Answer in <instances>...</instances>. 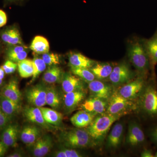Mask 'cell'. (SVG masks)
<instances>
[{"mask_svg":"<svg viewBox=\"0 0 157 157\" xmlns=\"http://www.w3.org/2000/svg\"><path fill=\"white\" fill-rule=\"evenodd\" d=\"M53 145V141L50 135H41L32 146L33 156L43 157L48 154Z\"/></svg>","mask_w":157,"mask_h":157,"instance_id":"obj_15","label":"cell"},{"mask_svg":"<svg viewBox=\"0 0 157 157\" xmlns=\"http://www.w3.org/2000/svg\"><path fill=\"white\" fill-rule=\"evenodd\" d=\"M128 56L138 76L147 78L151 67L144 41L135 40L132 42L129 46Z\"/></svg>","mask_w":157,"mask_h":157,"instance_id":"obj_3","label":"cell"},{"mask_svg":"<svg viewBox=\"0 0 157 157\" xmlns=\"http://www.w3.org/2000/svg\"><path fill=\"white\" fill-rule=\"evenodd\" d=\"M5 74L6 73H5V71L3 70L2 68L0 67V78L3 80L5 78Z\"/></svg>","mask_w":157,"mask_h":157,"instance_id":"obj_43","label":"cell"},{"mask_svg":"<svg viewBox=\"0 0 157 157\" xmlns=\"http://www.w3.org/2000/svg\"><path fill=\"white\" fill-rule=\"evenodd\" d=\"M44 119L47 123L55 127H59L63 124V115L56 109L47 107H39Z\"/></svg>","mask_w":157,"mask_h":157,"instance_id":"obj_28","label":"cell"},{"mask_svg":"<svg viewBox=\"0 0 157 157\" xmlns=\"http://www.w3.org/2000/svg\"><path fill=\"white\" fill-rule=\"evenodd\" d=\"M1 38L3 42L9 46L24 45L19 31L14 27H10L4 30L1 33Z\"/></svg>","mask_w":157,"mask_h":157,"instance_id":"obj_22","label":"cell"},{"mask_svg":"<svg viewBox=\"0 0 157 157\" xmlns=\"http://www.w3.org/2000/svg\"><path fill=\"white\" fill-rule=\"evenodd\" d=\"M87 90H78L65 93L63 98L65 111L69 113L79 107L86 99Z\"/></svg>","mask_w":157,"mask_h":157,"instance_id":"obj_12","label":"cell"},{"mask_svg":"<svg viewBox=\"0 0 157 157\" xmlns=\"http://www.w3.org/2000/svg\"><path fill=\"white\" fill-rule=\"evenodd\" d=\"M64 73L61 68L58 66H50L43 74L42 79L48 84L61 83Z\"/></svg>","mask_w":157,"mask_h":157,"instance_id":"obj_26","label":"cell"},{"mask_svg":"<svg viewBox=\"0 0 157 157\" xmlns=\"http://www.w3.org/2000/svg\"><path fill=\"white\" fill-rule=\"evenodd\" d=\"M17 69L20 76L22 78H27L33 76L34 71L33 60L25 59L18 62Z\"/></svg>","mask_w":157,"mask_h":157,"instance_id":"obj_31","label":"cell"},{"mask_svg":"<svg viewBox=\"0 0 157 157\" xmlns=\"http://www.w3.org/2000/svg\"><path fill=\"white\" fill-rule=\"evenodd\" d=\"M138 76L131 81L120 86L118 92L125 98L131 101H137L146 85L147 79Z\"/></svg>","mask_w":157,"mask_h":157,"instance_id":"obj_6","label":"cell"},{"mask_svg":"<svg viewBox=\"0 0 157 157\" xmlns=\"http://www.w3.org/2000/svg\"><path fill=\"white\" fill-rule=\"evenodd\" d=\"M108 101L100 98L90 97L79 106V109L96 115L105 113L107 111Z\"/></svg>","mask_w":157,"mask_h":157,"instance_id":"obj_14","label":"cell"},{"mask_svg":"<svg viewBox=\"0 0 157 157\" xmlns=\"http://www.w3.org/2000/svg\"><path fill=\"white\" fill-rule=\"evenodd\" d=\"M135 76L129 65L123 62L113 67L108 79L114 87H117L131 81Z\"/></svg>","mask_w":157,"mask_h":157,"instance_id":"obj_7","label":"cell"},{"mask_svg":"<svg viewBox=\"0 0 157 157\" xmlns=\"http://www.w3.org/2000/svg\"><path fill=\"white\" fill-rule=\"evenodd\" d=\"M25 156V154L21 151H17L7 156L8 157H22Z\"/></svg>","mask_w":157,"mask_h":157,"instance_id":"obj_42","label":"cell"},{"mask_svg":"<svg viewBox=\"0 0 157 157\" xmlns=\"http://www.w3.org/2000/svg\"><path fill=\"white\" fill-rule=\"evenodd\" d=\"M29 48L36 54H43L49 52L50 46L47 39L38 36L34 38Z\"/></svg>","mask_w":157,"mask_h":157,"instance_id":"obj_30","label":"cell"},{"mask_svg":"<svg viewBox=\"0 0 157 157\" xmlns=\"http://www.w3.org/2000/svg\"><path fill=\"white\" fill-rule=\"evenodd\" d=\"M61 83L65 93L87 89L86 82L71 73H64Z\"/></svg>","mask_w":157,"mask_h":157,"instance_id":"obj_13","label":"cell"},{"mask_svg":"<svg viewBox=\"0 0 157 157\" xmlns=\"http://www.w3.org/2000/svg\"><path fill=\"white\" fill-rule=\"evenodd\" d=\"M21 1H22V0H5V2H6V3H10V4H11V3H17Z\"/></svg>","mask_w":157,"mask_h":157,"instance_id":"obj_44","label":"cell"},{"mask_svg":"<svg viewBox=\"0 0 157 157\" xmlns=\"http://www.w3.org/2000/svg\"><path fill=\"white\" fill-rule=\"evenodd\" d=\"M22 113L24 117L28 121L42 128L52 131L56 128L46 122L39 107L31 105L25 106L22 109Z\"/></svg>","mask_w":157,"mask_h":157,"instance_id":"obj_10","label":"cell"},{"mask_svg":"<svg viewBox=\"0 0 157 157\" xmlns=\"http://www.w3.org/2000/svg\"><path fill=\"white\" fill-rule=\"evenodd\" d=\"M155 157H157V151L155 154Z\"/></svg>","mask_w":157,"mask_h":157,"instance_id":"obj_46","label":"cell"},{"mask_svg":"<svg viewBox=\"0 0 157 157\" xmlns=\"http://www.w3.org/2000/svg\"><path fill=\"white\" fill-rule=\"evenodd\" d=\"M33 61L34 71L32 79L30 82V83L33 82L40 74L45 71L47 66L42 58L39 57L36 54L34 56Z\"/></svg>","mask_w":157,"mask_h":157,"instance_id":"obj_33","label":"cell"},{"mask_svg":"<svg viewBox=\"0 0 157 157\" xmlns=\"http://www.w3.org/2000/svg\"><path fill=\"white\" fill-rule=\"evenodd\" d=\"M113 68V66L109 63L96 62L90 70L97 79L103 81L109 78Z\"/></svg>","mask_w":157,"mask_h":157,"instance_id":"obj_25","label":"cell"},{"mask_svg":"<svg viewBox=\"0 0 157 157\" xmlns=\"http://www.w3.org/2000/svg\"><path fill=\"white\" fill-rule=\"evenodd\" d=\"M148 135L151 142L157 146V125L150 129Z\"/></svg>","mask_w":157,"mask_h":157,"instance_id":"obj_38","label":"cell"},{"mask_svg":"<svg viewBox=\"0 0 157 157\" xmlns=\"http://www.w3.org/2000/svg\"><path fill=\"white\" fill-rule=\"evenodd\" d=\"M133 110H137V101L128 100L121 96L117 90H114L108 100L106 113L123 116Z\"/></svg>","mask_w":157,"mask_h":157,"instance_id":"obj_5","label":"cell"},{"mask_svg":"<svg viewBox=\"0 0 157 157\" xmlns=\"http://www.w3.org/2000/svg\"><path fill=\"white\" fill-rule=\"evenodd\" d=\"M144 42L149 58L151 70H155L157 64V29L154 35Z\"/></svg>","mask_w":157,"mask_h":157,"instance_id":"obj_27","label":"cell"},{"mask_svg":"<svg viewBox=\"0 0 157 157\" xmlns=\"http://www.w3.org/2000/svg\"><path fill=\"white\" fill-rule=\"evenodd\" d=\"M27 49V48L24 45H9L6 50V56L8 59L17 63L26 59L28 55Z\"/></svg>","mask_w":157,"mask_h":157,"instance_id":"obj_24","label":"cell"},{"mask_svg":"<svg viewBox=\"0 0 157 157\" xmlns=\"http://www.w3.org/2000/svg\"><path fill=\"white\" fill-rule=\"evenodd\" d=\"M47 86L43 83H38L26 90L25 96L28 103L32 106L42 107L46 105Z\"/></svg>","mask_w":157,"mask_h":157,"instance_id":"obj_8","label":"cell"},{"mask_svg":"<svg viewBox=\"0 0 157 157\" xmlns=\"http://www.w3.org/2000/svg\"><path fill=\"white\" fill-rule=\"evenodd\" d=\"M1 94L14 102L21 104L22 95L19 90L18 82L12 78L3 87Z\"/></svg>","mask_w":157,"mask_h":157,"instance_id":"obj_19","label":"cell"},{"mask_svg":"<svg viewBox=\"0 0 157 157\" xmlns=\"http://www.w3.org/2000/svg\"><path fill=\"white\" fill-rule=\"evenodd\" d=\"M42 58L48 67L58 66L60 63V57L57 53H49V52L44 53L42 54Z\"/></svg>","mask_w":157,"mask_h":157,"instance_id":"obj_35","label":"cell"},{"mask_svg":"<svg viewBox=\"0 0 157 157\" xmlns=\"http://www.w3.org/2000/svg\"><path fill=\"white\" fill-rule=\"evenodd\" d=\"M7 22V17L6 12L0 9V27L6 25Z\"/></svg>","mask_w":157,"mask_h":157,"instance_id":"obj_39","label":"cell"},{"mask_svg":"<svg viewBox=\"0 0 157 157\" xmlns=\"http://www.w3.org/2000/svg\"><path fill=\"white\" fill-rule=\"evenodd\" d=\"M70 71L71 73L86 83L96 79L95 76L88 68L70 67Z\"/></svg>","mask_w":157,"mask_h":157,"instance_id":"obj_32","label":"cell"},{"mask_svg":"<svg viewBox=\"0 0 157 157\" xmlns=\"http://www.w3.org/2000/svg\"><path fill=\"white\" fill-rule=\"evenodd\" d=\"M122 117L107 113L96 116L92 122L85 128L96 145L102 143L112 125Z\"/></svg>","mask_w":157,"mask_h":157,"instance_id":"obj_2","label":"cell"},{"mask_svg":"<svg viewBox=\"0 0 157 157\" xmlns=\"http://www.w3.org/2000/svg\"><path fill=\"white\" fill-rule=\"evenodd\" d=\"M45 100L46 104L56 110L58 109L61 106V98L54 86H47Z\"/></svg>","mask_w":157,"mask_h":157,"instance_id":"obj_29","label":"cell"},{"mask_svg":"<svg viewBox=\"0 0 157 157\" xmlns=\"http://www.w3.org/2000/svg\"><path fill=\"white\" fill-rule=\"evenodd\" d=\"M114 86L101 80L95 79L88 83L90 97L108 101L114 92Z\"/></svg>","mask_w":157,"mask_h":157,"instance_id":"obj_9","label":"cell"},{"mask_svg":"<svg viewBox=\"0 0 157 157\" xmlns=\"http://www.w3.org/2000/svg\"><path fill=\"white\" fill-rule=\"evenodd\" d=\"M8 147L2 141L0 140V157L4 156L6 154Z\"/></svg>","mask_w":157,"mask_h":157,"instance_id":"obj_41","label":"cell"},{"mask_svg":"<svg viewBox=\"0 0 157 157\" xmlns=\"http://www.w3.org/2000/svg\"><path fill=\"white\" fill-rule=\"evenodd\" d=\"M3 80L2 78H0V87L2 86V85L3 84Z\"/></svg>","mask_w":157,"mask_h":157,"instance_id":"obj_45","label":"cell"},{"mask_svg":"<svg viewBox=\"0 0 157 157\" xmlns=\"http://www.w3.org/2000/svg\"><path fill=\"white\" fill-rule=\"evenodd\" d=\"M41 135V129L34 124L25 126L19 133L21 140L29 146H33Z\"/></svg>","mask_w":157,"mask_h":157,"instance_id":"obj_16","label":"cell"},{"mask_svg":"<svg viewBox=\"0 0 157 157\" xmlns=\"http://www.w3.org/2000/svg\"><path fill=\"white\" fill-rule=\"evenodd\" d=\"M151 76L147 79L146 85L137 101V110L144 117L157 119V82L154 70Z\"/></svg>","mask_w":157,"mask_h":157,"instance_id":"obj_1","label":"cell"},{"mask_svg":"<svg viewBox=\"0 0 157 157\" xmlns=\"http://www.w3.org/2000/svg\"><path fill=\"white\" fill-rule=\"evenodd\" d=\"M20 133L19 127L16 123H10L3 129L1 140L9 147L16 146Z\"/></svg>","mask_w":157,"mask_h":157,"instance_id":"obj_17","label":"cell"},{"mask_svg":"<svg viewBox=\"0 0 157 157\" xmlns=\"http://www.w3.org/2000/svg\"><path fill=\"white\" fill-rule=\"evenodd\" d=\"M52 157H81L83 155L80 153L75 150V149L64 148L55 152Z\"/></svg>","mask_w":157,"mask_h":157,"instance_id":"obj_34","label":"cell"},{"mask_svg":"<svg viewBox=\"0 0 157 157\" xmlns=\"http://www.w3.org/2000/svg\"><path fill=\"white\" fill-rule=\"evenodd\" d=\"M96 115L83 109L76 112L70 118L73 126L79 128H85L92 122Z\"/></svg>","mask_w":157,"mask_h":157,"instance_id":"obj_20","label":"cell"},{"mask_svg":"<svg viewBox=\"0 0 157 157\" xmlns=\"http://www.w3.org/2000/svg\"><path fill=\"white\" fill-rule=\"evenodd\" d=\"M124 127L122 123H116L107 136V146L108 148H117L121 145L123 137Z\"/></svg>","mask_w":157,"mask_h":157,"instance_id":"obj_18","label":"cell"},{"mask_svg":"<svg viewBox=\"0 0 157 157\" xmlns=\"http://www.w3.org/2000/svg\"><path fill=\"white\" fill-rule=\"evenodd\" d=\"M69 65L70 67L90 68L95 64L94 60L78 52H71L68 56Z\"/></svg>","mask_w":157,"mask_h":157,"instance_id":"obj_21","label":"cell"},{"mask_svg":"<svg viewBox=\"0 0 157 157\" xmlns=\"http://www.w3.org/2000/svg\"><path fill=\"white\" fill-rule=\"evenodd\" d=\"M0 107L11 119L19 113L21 109V104L14 102L2 94L0 95Z\"/></svg>","mask_w":157,"mask_h":157,"instance_id":"obj_23","label":"cell"},{"mask_svg":"<svg viewBox=\"0 0 157 157\" xmlns=\"http://www.w3.org/2000/svg\"><path fill=\"white\" fill-rule=\"evenodd\" d=\"M1 67L2 68L6 74H11L14 73L17 70V63L10 60L7 59Z\"/></svg>","mask_w":157,"mask_h":157,"instance_id":"obj_36","label":"cell"},{"mask_svg":"<svg viewBox=\"0 0 157 157\" xmlns=\"http://www.w3.org/2000/svg\"><path fill=\"white\" fill-rule=\"evenodd\" d=\"M11 118L6 115L0 107V129H4L10 123Z\"/></svg>","mask_w":157,"mask_h":157,"instance_id":"obj_37","label":"cell"},{"mask_svg":"<svg viewBox=\"0 0 157 157\" xmlns=\"http://www.w3.org/2000/svg\"><path fill=\"white\" fill-rule=\"evenodd\" d=\"M140 157H155L152 151L150 149L144 148L140 153Z\"/></svg>","mask_w":157,"mask_h":157,"instance_id":"obj_40","label":"cell"},{"mask_svg":"<svg viewBox=\"0 0 157 157\" xmlns=\"http://www.w3.org/2000/svg\"><path fill=\"white\" fill-rule=\"evenodd\" d=\"M58 139L62 145L67 148H86L96 145L85 128H76L62 131L59 134Z\"/></svg>","mask_w":157,"mask_h":157,"instance_id":"obj_4","label":"cell"},{"mask_svg":"<svg viewBox=\"0 0 157 157\" xmlns=\"http://www.w3.org/2000/svg\"><path fill=\"white\" fill-rule=\"evenodd\" d=\"M126 143L130 146H141L146 142V137L142 127L138 123L132 122L129 124Z\"/></svg>","mask_w":157,"mask_h":157,"instance_id":"obj_11","label":"cell"}]
</instances>
